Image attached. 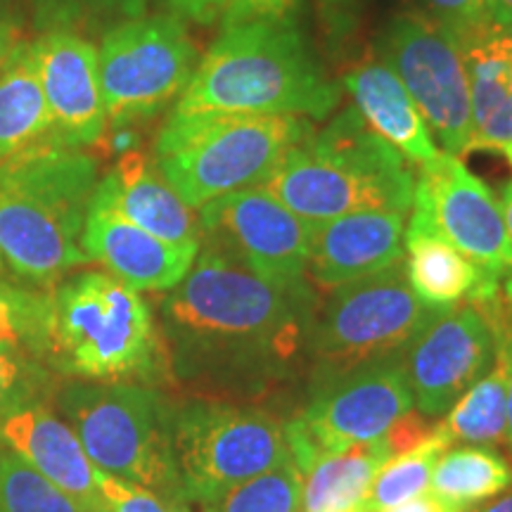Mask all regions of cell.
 I'll return each instance as SVG.
<instances>
[{"instance_id":"6da1fadb","label":"cell","mask_w":512,"mask_h":512,"mask_svg":"<svg viewBox=\"0 0 512 512\" xmlns=\"http://www.w3.org/2000/svg\"><path fill=\"white\" fill-rule=\"evenodd\" d=\"M313 285H278L202 242L188 275L159 302L174 380L202 394H259L306 358Z\"/></svg>"},{"instance_id":"7a4b0ae2","label":"cell","mask_w":512,"mask_h":512,"mask_svg":"<svg viewBox=\"0 0 512 512\" xmlns=\"http://www.w3.org/2000/svg\"><path fill=\"white\" fill-rule=\"evenodd\" d=\"M339 105L342 86L299 19H252L219 29L174 112L330 119Z\"/></svg>"},{"instance_id":"3957f363","label":"cell","mask_w":512,"mask_h":512,"mask_svg":"<svg viewBox=\"0 0 512 512\" xmlns=\"http://www.w3.org/2000/svg\"><path fill=\"white\" fill-rule=\"evenodd\" d=\"M98 181V159L50 136L0 166V278L53 290L91 264L81 233Z\"/></svg>"},{"instance_id":"277c9868","label":"cell","mask_w":512,"mask_h":512,"mask_svg":"<svg viewBox=\"0 0 512 512\" xmlns=\"http://www.w3.org/2000/svg\"><path fill=\"white\" fill-rule=\"evenodd\" d=\"M46 366L62 380L176 384L150 302L107 271L69 273L53 290Z\"/></svg>"},{"instance_id":"5b68a950","label":"cell","mask_w":512,"mask_h":512,"mask_svg":"<svg viewBox=\"0 0 512 512\" xmlns=\"http://www.w3.org/2000/svg\"><path fill=\"white\" fill-rule=\"evenodd\" d=\"M311 226L356 211L413 209L415 174L354 105L313 131L259 185Z\"/></svg>"},{"instance_id":"8992f818","label":"cell","mask_w":512,"mask_h":512,"mask_svg":"<svg viewBox=\"0 0 512 512\" xmlns=\"http://www.w3.org/2000/svg\"><path fill=\"white\" fill-rule=\"evenodd\" d=\"M313 131L304 117L171 112L152 159L178 197L200 211L216 197L259 188Z\"/></svg>"},{"instance_id":"52a82bcc","label":"cell","mask_w":512,"mask_h":512,"mask_svg":"<svg viewBox=\"0 0 512 512\" xmlns=\"http://www.w3.org/2000/svg\"><path fill=\"white\" fill-rule=\"evenodd\" d=\"M53 406L102 475L183 498L174 451L176 401L162 389L60 380Z\"/></svg>"},{"instance_id":"ba28073f","label":"cell","mask_w":512,"mask_h":512,"mask_svg":"<svg viewBox=\"0 0 512 512\" xmlns=\"http://www.w3.org/2000/svg\"><path fill=\"white\" fill-rule=\"evenodd\" d=\"M434 313L420 304L408 285L403 259L368 278L335 287L313 316L306 349L309 387L377 363L401 361Z\"/></svg>"},{"instance_id":"9c48e42d","label":"cell","mask_w":512,"mask_h":512,"mask_svg":"<svg viewBox=\"0 0 512 512\" xmlns=\"http://www.w3.org/2000/svg\"><path fill=\"white\" fill-rule=\"evenodd\" d=\"M174 451L183 498H214L290 458L285 425L256 406L192 396L176 403Z\"/></svg>"},{"instance_id":"30bf717a","label":"cell","mask_w":512,"mask_h":512,"mask_svg":"<svg viewBox=\"0 0 512 512\" xmlns=\"http://www.w3.org/2000/svg\"><path fill=\"white\" fill-rule=\"evenodd\" d=\"M197 48L174 15H140L102 34L98 72L107 126H147L178 102Z\"/></svg>"},{"instance_id":"8fae6325","label":"cell","mask_w":512,"mask_h":512,"mask_svg":"<svg viewBox=\"0 0 512 512\" xmlns=\"http://www.w3.org/2000/svg\"><path fill=\"white\" fill-rule=\"evenodd\" d=\"M375 55L399 76L444 152H470V83L456 38L425 12L403 10L382 27Z\"/></svg>"},{"instance_id":"7c38bea8","label":"cell","mask_w":512,"mask_h":512,"mask_svg":"<svg viewBox=\"0 0 512 512\" xmlns=\"http://www.w3.org/2000/svg\"><path fill=\"white\" fill-rule=\"evenodd\" d=\"M413 411V394L401 361L377 363L309 387L304 411L285 422L294 465L320 453H339L382 437Z\"/></svg>"},{"instance_id":"4fadbf2b","label":"cell","mask_w":512,"mask_h":512,"mask_svg":"<svg viewBox=\"0 0 512 512\" xmlns=\"http://www.w3.org/2000/svg\"><path fill=\"white\" fill-rule=\"evenodd\" d=\"M413 219L439 233L494 278L512 273V238L501 200L456 155L439 152L415 176Z\"/></svg>"},{"instance_id":"5bb4252c","label":"cell","mask_w":512,"mask_h":512,"mask_svg":"<svg viewBox=\"0 0 512 512\" xmlns=\"http://www.w3.org/2000/svg\"><path fill=\"white\" fill-rule=\"evenodd\" d=\"M202 242L221 249L278 285L309 280L311 223L278 202L264 188L216 197L197 211Z\"/></svg>"},{"instance_id":"9a60e30c","label":"cell","mask_w":512,"mask_h":512,"mask_svg":"<svg viewBox=\"0 0 512 512\" xmlns=\"http://www.w3.org/2000/svg\"><path fill=\"white\" fill-rule=\"evenodd\" d=\"M494 363V330L470 302L434 313L401 358L413 408L422 418H444Z\"/></svg>"},{"instance_id":"2e32d148","label":"cell","mask_w":512,"mask_h":512,"mask_svg":"<svg viewBox=\"0 0 512 512\" xmlns=\"http://www.w3.org/2000/svg\"><path fill=\"white\" fill-rule=\"evenodd\" d=\"M29 50L48 107L50 138L81 150L98 145L107 128L98 48L76 31L53 29L41 31Z\"/></svg>"},{"instance_id":"e0dca14e","label":"cell","mask_w":512,"mask_h":512,"mask_svg":"<svg viewBox=\"0 0 512 512\" xmlns=\"http://www.w3.org/2000/svg\"><path fill=\"white\" fill-rule=\"evenodd\" d=\"M0 446L10 448L38 475L62 489L81 512L105 505L100 494V470L83 451L67 420L55 411L53 396L12 408L0 422Z\"/></svg>"},{"instance_id":"ac0fdd59","label":"cell","mask_w":512,"mask_h":512,"mask_svg":"<svg viewBox=\"0 0 512 512\" xmlns=\"http://www.w3.org/2000/svg\"><path fill=\"white\" fill-rule=\"evenodd\" d=\"M406 214L356 211L318 223L311 230V283L335 290L380 273L406 256Z\"/></svg>"},{"instance_id":"d6986e66","label":"cell","mask_w":512,"mask_h":512,"mask_svg":"<svg viewBox=\"0 0 512 512\" xmlns=\"http://www.w3.org/2000/svg\"><path fill=\"white\" fill-rule=\"evenodd\" d=\"M81 249L107 273L138 292H169L195 264L200 249H185L133 226L112 209L91 202Z\"/></svg>"},{"instance_id":"ffe728a7","label":"cell","mask_w":512,"mask_h":512,"mask_svg":"<svg viewBox=\"0 0 512 512\" xmlns=\"http://www.w3.org/2000/svg\"><path fill=\"white\" fill-rule=\"evenodd\" d=\"M91 202L112 209L169 245L202 247L200 214L159 174L152 152L136 150L114 159L112 169L100 176Z\"/></svg>"},{"instance_id":"44dd1931","label":"cell","mask_w":512,"mask_h":512,"mask_svg":"<svg viewBox=\"0 0 512 512\" xmlns=\"http://www.w3.org/2000/svg\"><path fill=\"white\" fill-rule=\"evenodd\" d=\"M342 83L363 121L408 162L425 164L439 155L430 128L394 69L377 55L349 64Z\"/></svg>"},{"instance_id":"7402d4cb","label":"cell","mask_w":512,"mask_h":512,"mask_svg":"<svg viewBox=\"0 0 512 512\" xmlns=\"http://www.w3.org/2000/svg\"><path fill=\"white\" fill-rule=\"evenodd\" d=\"M403 264L415 297L432 311H446L467 302L479 304L494 297L501 287V280L472 264L463 252L413 216L406 226Z\"/></svg>"},{"instance_id":"603a6c76","label":"cell","mask_w":512,"mask_h":512,"mask_svg":"<svg viewBox=\"0 0 512 512\" xmlns=\"http://www.w3.org/2000/svg\"><path fill=\"white\" fill-rule=\"evenodd\" d=\"M389 441L377 437L339 453H320L297 467L302 475V512H347L361 503L380 467L392 460Z\"/></svg>"},{"instance_id":"cb8c5ba5","label":"cell","mask_w":512,"mask_h":512,"mask_svg":"<svg viewBox=\"0 0 512 512\" xmlns=\"http://www.w3.org/2000/svg\"><path fill=\"white\" fill-rule=\"evenodd\" d=\"M46 136L48 107L29 43H22L0 74V166Z\"/></svg>"},{"instance_id":"d4e9b609","label":"cell","mask_w":512,"mask_h":512,"mask_svg":"<svg viewBox=\"0 0 512 512\" xmlns=\"http://www.w3.org/2000/svg\"><path fill=\"white\" fill-rule=\"evenodd\" d=\"M512 486V467L494 446L460 444L441 453L430 494L456 512H470Z\"/></svg>"},{"instance_id":"484cf974","label":"cell","mask_w":512,"mask_h":512,"mask_svg":"<svg viewBox=\"0 0 512 512\" xmlns=\"http://www.w3.org/2000/svg\"><path fill=\"white\" fill-rule=\"evenodd\" d=\"M441 437L453 444L496 446L508 434V377L496 354V363L482 380L472 384L437 422Z\"/></svg>"},{"instance_id":"4316f807","label":"cell","mask_w":512,"mask_h":512,"mask_svg":"<svg viewBox=\"0 0 512 512\" xmlns=\"http://www.w3.org/2000/svg\"><path fill=\"white\" fill-rule=\"evenodd\" d=\"M470 83L472 131L512 100V46L501 22H489L460 43Z\"/></svg>"},{"instance_id":"83f0119b","label":"cell","mask_w":512,"mask_h":512,"mask_svg":"<svg viewBox=\"0 0 512 512\" xmlns=\"http://www.w3.org/2000/svg\"><path fill=\"white\" fill-rule=\"evenodd\" d=\"M53 337V294L0 278V349L46 363Z\"/></svg>"},{"instance_id":"f1b7e54d","label":"cell","mask_w":512,"mask_h":512,"mask_svg":"<svg viewBox=\"0 0 512 512\" xmlns=\"http://www.w3.org/2000/svg\"><path fill=\"white\" fill-rule=\"evenodd\" d=\"M448 441L441 437L437 425L411 451L401 453L392 460H387L377 472V477L370 484L366 496L356 505L361 512H384L394 505L413 501L430 491L432 472L441 453L446 451Z\"/></svg>"},{"instance_id":"f546056e","label":"cell","mask_w":512,"mask_h":512,"mask_svg":"<svg viewBox=\"0 0 512 512\" xmlns=\"http://www.w3.org/2000/svg\"><path fill=\"white\" fill-rule=\"evenodd\" d=\"M202 512H302V475L290 456L275 470L202 503Z\"/></svg>"},{"instance_id":"4dcf8cb0","label":"cell","mask_w":512,"mask_h":512,"mask_svg":"<svg viewBox=\"0 0 512 512\" xmlns=\"http://www.w3.org/2000/svg\"><path fill=\"white\" fill-rule=\"evenodd\" d=\"M38 31L110 29L126 19L145 15L150 0H27Z\"/></svg>"},{"instance_id":"1f68e13d","label":"cell","mask_w":512,"mask_h":512,"mask_svg":"<svg viewBox=\"0 0 512 512\" xmlns=\"http://www.w3.org/2000/svg\"><path fill=\"white\" fill-rule=\"evenodd\" d=\"M0 512H81L72 498L0 446Z\"/></svg>"},{"instance_id":"d6a6232c","label":"cell","mask_w":512,"mask_h":512,"mask_svg":"<svg viewBox=\"0 0 512 512\" xmlns=\"http://www.w3.org/2000/svg\"><path fill=\"white\" fill-rule=\"evenodd\" d=\"M171 15L200 27H228L252 19H299L304 0H166Z\"/></svg>"},{"instance_id":"836d02e7","label":"cell","mask_w":512,"mask_h":512,"mask_svg":"<svg viewBox=\"0 0 512 512\" xmlns=\"http://www.w3.org/2000/svg\"><path fill=\"white\" fill-rule=\"evenodd\" d=\"M60 384L53 370L34 356L0 349V422L22 403L53 396Z\"/></svg>"},{"instance_id":"e575fe53","label":"cell","mask_w":512,"mask_h":512,"mask_svg":"<svg viewBox=\"0 0 512 512\" xmlns=\"http://www.w3.org/2000/svg\"><path fill=\"white\" fill-rule=\"evenodd\" d=\"M311 8L316 12L325 53L332 60H347L361 22V0H311Z\"/></svg>"},{"instance_id":"d590c367","label":"cell","mask_w":512,"mask_h":512,"mask_svg":"<svg viewBox=\"0 0 512 512\" xmlns=\"http://www.w3.org/2000/svg\"><path fill=\"white\" fill-rule=\"evenodd\" d=\"M100 494L107 512H190V503L183 498L159 494V491L124 482L119 477L102 475V472Z\"/></svg>"},{"instance_id":"8d00e7d4","label":"cell","mask_w":512,"mask_h":512,"mask_svg":"<svg viewBox=\"0 0 512 512\" xmlns=\"http://www.w3.org/2000/svg\"><path fill=\"white\" fill-rule=\"evenodd\" d=\"M418 5L458 43L496 19L494 0H418Z\"/></svg>"},{"instance_id":"74e56055","label":"cell","mask_w":512,"mask_h":512,"mask_svg":"<svg viewBox=\"0 0 512 512\" xmlns=\"http://www.w3.org/2000/svg\"><path fill=\"white\" fill-rule=\"evenodd\" d=\"M475 306L484 313L491 330H494L496 354L503 361L505 377H508V434H505V441H508L512 453V285L501 280V287L494 297Z\"/></svg>"},{"instance_id":"f35d334b","label":"cell","mask_w":512,"mask_h":512,"mask_svg":"<svg viewBox=\"0 0 512 512\" xmlns=\"http://www.w3.org/2000/svg\"><path fill=\"white\" fill-rule=\"evenodd\" d=\"M22 43H24L22 19L10 15V12L0 10V74H3V69L8 67L12 55L17 53Z\"/></svg>"},{"instance_id":"ab89813d","label":"cell","mask_w":512,"mask_h":512,"mask_svg":"<svg viewBox=\"0 0 512 512\" xmlns=\"http://www.w3.org/2000/svg\"><path fill=\"white\" fill-rule=\"evenodd\" d=\"M384 512H456V510H453L451 505H446L444 501H439L434 494H422L418 498H413V501L394 505V508Z\"/></svg>"},{"instance_id":"60d3db41","label":"cell","mask_w":512,"mask_h":512,"mask_svg":"<svg viewBox=\"0 0 512 512\" xmlns=\"http://www.w3.org/2000/svg\"><path fill=\"white\" fill-rule=\"evenodd\" d=\"M470 512H512V489L508 491V494L496 496V498H491V501L477 505V508Z\"/></svg>"},{"instance_id":"b9f144b4","label":"cell","mask_w":512,"mask_h":512,"mask_svg":"<svg viewBox=\"0 0 512 512\" xmlns=\"http://www.w3.org/2000/svg\"><path fill=\"white\" fill-rule=\"evenodd\" d=\"M501 207H503V216H505V226H508V233L512 238V181L505 183L503 195H501Z\"/></svg>"},{"instance_id":"7bdbcfd3","label":"cell","mask_w":512,"mask_h":512,"mask_svg":"<svg viewBox=\"0 0 512 512\" xmlns=\"http://www.w3.org/2000/svg\"><path fill=\"white\" fill-rule=\"evenodd\" d=\"M494 17H496V22L510 24L512 22V0H494Z\"/></svg>"},{"instance_id":"ee69618b","label":"cell","mask_w":512,"mask_h":512,"mask_svg":"<svg viewBox=\"0 0 512 512\" xmlns=\"http://www.w3.org/2000/svg\"><path fill=\"white\" fill-rule=\"evenodd\" d=\"M503 155H505V157H508V162L512 164V145H508V147H505V150H503Z\"/></svg>"},{"instance_id":"f6af8a7d","label":"cell","mask_w":512,"mask_h":512,"mask_svg":"<svg viewBox=\"0 0 512 512\" xmlns=\"http://www.w3.org/2000/svg\"><path fill=\"white\" fill-rule=\"evenodd\" d=\"M505 31H508V38H510V46H512V22L510 24H503Z\"/></svg>"},{"instance_id":"bcb514c9","label":"cell","mask_w":512,"mask_h":512,"mask_svg":"<svg viewBox=\"0 0 512 512\" xmlns=\"http://www.w3.org/2000/svg\"><path fill=\"white\" fill-rule=\"evenodd\" d=\"M91 512H107V508H105V505H102V508H98V510H91Z\"/></svg>"},{"instance_id":"7dc6e473","label":"cell","mask_w":512,"mask_h":512,"mask_svg":"<svg viewBox=\"0 0 512 512\" xmlns=\"http://www.w3.org/2000/svg\"><path fill=\"white\" fill-rule=\"evenodd\" d=\"M361 5H363V0H361Z\"/></svg>"},{"instance_id":"c3c4849f","label":"cell","mask_w":512,"mask_h":512,"mask_svg":"<svg viewBox=\"0 0 512 512\" xmlns=\"http://www.w3.org/2000/svg\"><path fill=\"white\" fill-rule=\"evenodd\" d=\"M0 3H3V0H0Z\"/></svg>"}]
</instances>
